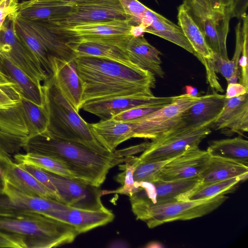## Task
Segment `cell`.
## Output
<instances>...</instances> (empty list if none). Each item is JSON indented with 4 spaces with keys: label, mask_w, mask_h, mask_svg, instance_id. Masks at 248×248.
Returning a JSON list of instances; mask_svg holds the SVG:
<instances>
[{
    "label": "cell",
    "mask_w": 248,
    "mask_h": 248,
    "mask_svg": "<svg viewBox=\"0 0 248 248\" xmlns=\"http://www.w3.org/2000/svg\"><path fill=\"white\" fill-rule=\"evenodd\" d=\"M74 61L83 86L82 103L118 96L154 95L155 74L148 70L91 56H78Z\"/></svg>",
    "instance_id": "1"
},
{
    "label": "cell",
    "mask_w": 248,
    "mask_h": 248,
    "mask_svg": "<svg viewBox=\"0 0 248 248\" xmlns=\"http://www.w3.org/2000/svg\"><path fill=\"white\" fill-rule=\"evenodd\" d=\"M22 148L31 153L52 157L63 163L75 179L99 187L109 170L124 162L126 149L102 154L76 143L57 138L46 131L25 138Z\"/></svg>",
    "instance_id": "2"
},
{
    "label": "cell",
    "mask_w": 248,
    "mask_h": 248,
    "mask_svg": "<svg viewBox=\"0 0 248 248\" xmlns=\"http://www.w3.org/2000/svg\"><path fill=\"white\" fill-rule=\"evenodd\" d=\"M71 225L14 204L0 187V235L18 248H51L73 242Z\"/></svg>",
    "instance_id": "3"
},
{
    "label": "cell",
    "mask_w": 248,
    "mask_h": 248,
    "mask_svg": "<svg viewBox=\"0 0 248 248\" xmlns=\"http://www.w3.org/2000/svg\"><path fill=\"white\" fill-rule=\"evenodd\" d=\"M42 88L48 118L46 130L50 134L100 154L111 153L96 140L90 129L89 123L62 95L52 76L44 81Z\"/></svg>",
    "instance_id": "4"
},
{
    "label": "cell",
    "mask_w": 248,
    "mask_h": 248,
    "mask_svg": "<svg viewBox=\"0 0 248 248\" xmlns=\"http://www.w3.org/2000/svg\"><path fill=\"white\" fill-rule=\"evenodd\" d=\"M228 197L219 194L197 201H176L156 205L131 206L137 219L152 229L165 223L202 217L219 207Z\"/></svg>",
    "instance_id": "5"
},
{
    "label": "cell",
    "mask_w": 248,
    "mask_h": 248,
    "mask_svg": "<svg viewBox=\"0 0 248 248\" xmlns=\"http://www.w3.org/2000/svg\"><path fill=\"white\" fill-rule=\"evenodd\" d=\"M211 132L210 125L193 127L179 123L149 142L139 158L145 162L172 159L189 149L199 147Z\"/></svg>",
    "instance_id": "6"
},
{
    "label": "cell",
    "mask_w": 248,
    "mask_h": 248,
    "mask_svg": "<svg viewBox=\"0 0 248 248\" xmlns=\"http://www.w3.org/2000/svg\"><path fill=\"white\" fill-rule=\"evenodd\" d=\"M44 21L69 46L81 42H99L114 45L124 49L132 36L131 31L133 25L128 20H115L65 28Z\"/></svg>",
    "instance_id": "7"
},
{
    "label": "cell",
    "mask_w": 248,
    "mask_h": 248,
    "mask_svg": "<svg viewBox=\"0 0 248 248\" xmlns=\"http://www.w3.org/2000/svg\"><path fill=\"white\" fill-rule=\"evenodd\" d=\"M202 97L186 94L177 95L170 103L130 123L133 138L154 140L180 121L184 112Z\"/></svg>",
    "instance_id": "8"
},
{
    "label": "cell",
    "mask_w": 248,
    "mask_h": 248,
    "mask_svg": "<svg viewBox=\"0 0 248 248\" xmlns=\"http://www.w3.org/2000/svg\"><path fill=\"white\" fill-rule=\"evenodd\" d=\"M16 11L9 15L0 29V54L3 55L36 82L49 76L16 32Z\"/></svg>",
    "instance_id": "9"
},
{
    "label": "cell",
    "mask_w": 248,
    "mask_h": 248,
    "mask_svg": "<svg viewBox=\"0 0 248 248\" xmlns=\"http://www.w3.org/2000/svg\"><path fill=\"white\" fill-rule=\"evenodd\" d=\"M72 7L69 13L45 21L62 28L115 20H128L135 25L133 19L125 13L119 0H99Z\"/></svg>",
    "instance_id": "10"
},
{
    "label": "cell",
    "mask_w": 248,
    "mask_h": 248,
    "mask_svg": "<svg viewBox=\"0 0 248 248\" xmlns=\"http://www.w3.org/2000/svg\"><path fill=\"white\" fill-rule=\"evenodd\" d=\"M199 178L166 181L158 178L151 182L135 181L136 190L129 197L131 206L156 205L181 201L200 183Z\"/></svg>",
    "instance_id": "11"
},
{
    "label": "cell",
    "mask_w": 248,
    "mask_h": 248,
    "mask_svg": "<svg viewBox=\"0 0 248 248\" xmlns=\"http://www.w3.org/2000/svg\"><path fill=\"white\" fill-rule=\"evenodd\" d=\"M177 19L178 25L193 49V54L205 67L207 81L210 87L215 91L223 92L215 70L217 54L208 45L201 28L184 3L178 7Z\"/></svg>",
    "instance_id": "12"
},
{
    "label": "cell",
    "mask_w": 248,
    "mask_h": 248,
    "mask_svg": "<svg viewBox=\"0 0 248 248\" xmlns=\"http://www.w3.org/2000/svg\"><path fill=\"white\" fill-rule=\"evenodd\" d=\"M46 171L57 190L61 202L73 208L83 209H107L102 202V195L99 187Z\"/></svg>",
    "instance_id": "13"
},
{
    "label": "cell",
    "mask_w": 248,
    "mask_h": 248,
    "mask_svg": "<svg viewBox=\"0 0 248 248\" xmlns=\"http://www.w3.org/2000/svg\"><path fill=\"white\" fill-rule=\"evenodd\" d=\"M176 97V96L156 97L142 94L118 96L84 102L80 106V109L97 116L100 120H107L135 107L158 103H170Z\"/></svg>",
    "instance_id": "14"
},
{
    "label": "cell",
    "mask_w": 248,
    "mask_h": 248,
    "mask_svg": "<svg viewBox=\"0 0 248 248\" xmlns=\"http://www.w3.org/2000/svg\"><path fill=\"white\" fill-rule=\"evenodd\" d=\"M210 154L199 147L189 149L170 159L161 169L157 178L166 181L199 178Z\"/></svg>",
    "instance_id": "15"
},
{
    "label": "cell",
    "mask_w": 248,
    "mask_h": 248,
    "mask_svg": "<svg viewBox=\"0 0 248 248\" xmlns=\"http://www.w3.org/2000/svg\"><path fill=\"white\" fill-rule=\"evenodd\" d=\"M210 128L220 130L231 136L234 133L243 135L248 131V93L226 98L224 107Z\"/></svg>",
    "instance_id": "16"
},
{
    "label": "cell",
    "mask_w": 248,
    "mask_h": 248,
    "mask_svg": "<svg viewBox=\"0 0 248 248\" xmlns=\"http://www.w3.org/2000/svg\"><path fill=\"white\" fill-rule=\"evenodd\" d=\"M3 179L18 190L32 196L57 201V198L30 173L14 162L9 156L0 153Z\"/></svg>",
    "instance_id": "17"
},
{
    "label": "cell",
    "mask_w": 248,
    "mask_h": 248,
    "mask_svg": "<svg viewBox=\"0 0 248 248\" xmlns=\"http://www.w3.org/2000/svg\"><path fill=\"white\" fill-rule=\"evenodd\" d=\"M52 66V77L55 83L66 100L79 112L83 89L74 60L68 62L53 58Z\"/></svg>",
    "instance_id": "18"
},
{
    "label": "cell",
    "mask_w": 248,
    "mask_h": 248,
    "mask_svg": "<svg viewBox=\"0 0 248 248\" xmlns=\"http://www.w3.org/2000/svg\"><path fill=\"white\" fill-rule=\"evenodd\" d=\"M48 217L71 225L80 234L111 222L115 216L108 209L92 210L69 206L64 209L53 211Z\"/></svg>",
    "instance_id": "19"
},
{
    "label": "cell",
    "mask_w": 248,
    "mask_h": 248,
    "mask_svg": "<svg viewBox=\"0 0 248 248\" xmlns=\"http://www.w3.org/2000/svg\"><path fill=\"white\" fill-rule=\"evenodd\" d=\"M213 91L212 93L202 96L199 101L188 108L179 123L193 127L211 125L219 115L226 100L225 95L218 94L214 90Z\"/></svg>",
    "instance_id": "20"
},
{
    "label": "cell",
    "mask_w": 248,
    "mask_h": 248,
    "mask_svg": "<svg viewBox=\"0 0 248 248\" xmlns=\"http://www.w3.org/2000/svg\"><path fill=\"white\" fill-rule=\"evenodd\" d=\"M192 15L202 31L212 50L217 55L229 60L226 42L231 18L230 13L226 11L224 14L211 17Z\"/></svg>",
    "instance_id": "21"
},
{
    "label": "cell",
    "mask_w": 248,
    "mask_h": 248,
    "mask_svg": "<svg viewBox=\"0 0 248 248\" xmlns=\"http://www.w3.org/2000/svg\"><path fill=\"white\" fill-rule=\"evenodd\" d=\"M141 24L144 32L158 36L193 54V49L181 28L162 15L147 8Z\"/></svg>",
    "instance_id": "22"
},
{
    "label": "cell",
    "mask_w": 248,
    "mask_h": 248,
    "mask_svg": "<svg viewBox=\"0 0 248 248\" xmlns=\"http://www.w3.org/2000/svg\"><path fill=\"white\" fill-rule=\"evenodd\" d=\"M0 71L15 84L21 95L35 104L44 106L41 83L32 79L7 57L0 54Z\"/></svg>",
    "instance_id": "23"
},
{
    "label": "cell",
    "mask_w": 248,
    "mask_h": 248,
    "mask_svg": "<svg viewBox=\"0 0 248 248\" xmlns=\"http://www.w3.org/2000/svg\"><path fill=\"white\" fill-rule=\"evenodd\" d=\"M124 50L134 64L163 78L164 72L161 66L162 62L160 57L161 53L148 43L143 35L131 36Z\"/></svg>",
    "instance_id": "24"
},
{
    "label": "cell",
    "mask_w": 248,
    "mask_h": 248,
    "mask_svg": "<svg viewBox=\"0 0 248 248\" xmlns=\"http://www.w3.org/2000/svg\"><path fill=\"white\" fill-rule=\"evenodd\" d=\"M89 127L96 140L110 153L114 152L121 143L133 138L129 122L100 120L98 123L89 124Z\"/></svg>",
    "instance_id": "25"
},
{
    "label": "cell",
    "mask_w": 248,
    "mask_h": 248,
    "mask_svg": "<svg viewBox=\"0 0 248 248\" xmlns=\"http://www.w3.org/2000/svg\"><path fill=\"white\" fill-rule=\"evenodd\" d=\"M248 173V164L234 160L211 156L199 176V185L225 180Z\"/></svg>",
    "instance_id": "26"
},
{
    "label": "cell",
    "mask_w": 248,
    "mask_h": 248,
    "mask_svg": "<svg viewBox=\"0 0 248 248\" xmlns=\"http://www.w3.org/2000/svg\"><path fill=\"white\" fill-rule=\"evenodd\" d=\"M24 20L33 30L52 58L68 62L76 57L75 52L70 46L46 22Z\"/></svg>",
    "instance_id": "27"
},
{
    "label": "cell",
    "mask_w": 248,
    "mask_h": 248,
    "mask_svg": "<svg viewBox=\"0 0 248 248\" xmlns=\"http://www.w3.org/2000/svg\"><path fill=\"white\" fill-rule=\"evenodd\" d=\"M70 46L76 57H98L129 66H138L130 60L124 49L114 45L99 42H81L71 44Z\"/></svg>",
    "instance_id": "28"
},
{
    "label": "cell",
    "mask_w": 248,
    "mask_h": 248,
    "mask_svg": "<svg viewBox=\"0 0 248 248\" xmlns=\"http://www.w3.org/2000/svg\"><path fill=\"white\" fill-rule=\"evenodd\" d=\"M72 7V5L54 2L24 1L18 3L16 14L18 17L28 20H50L69 13Z\"/></svg>",
    "instance_id": "29"
},
{
    "label": "cell",
    "mask_w": 248,
    "mask_h": 248,
    "mask_svg": "<svg viewBox=\"0 0 248 248\" xmlns=\"http://www.w3.org/2000/svg\"><path fill=\"white\" fill-rule=\"evenodd\" d=\"M0 131L15 136H29L26 113L20 100L0 107Z\"/></svg>",
    "instance_id": "30"
},
{
    "label": "cell",
    "mask_w": 248,
    "mask_h": 248,
    "mask_svg": "<svg viewBox=\"0 0 248 248\" xmlns=\"http://www.w3.org/2000/svg\"><path fill=\"white\" fill-rule=\"evenodd\" d=\"M15 27L16 32L37 59L47 75L52 76L51 57L33 30L25 21L16 16Z\"/></svg>",
    "instance_id": "31"
},
{
    "label": "cell",
    "mask_w": 248,
    "mask_h": 248,
    "mask_svg": "<svg viewBox=\"0 0 248 248\" xmlns=\"http://www.w3.org/2000/svg\"><path fill=\"white\" fill-rule=\"evenodd\" d=\"M211 156L229 158L248 164V141L240 136L208 142Z\"/></svg>",
    "instance_id": "32"
},
{
    "label": "cell",
    "mask_w": 248,
    "mask_h": 248,
    "mask_svg": "<svg viewBox=\"0 0 248 248\" xmlns=\"http://www.w3.org/2000/svg\"><path fill=\"white\" fill-rule=\"evenodd\" d=\"M248 173L223 181L199 185L186 194L181 201H197L211 198L219 194L233 192L242 182L246 181Z\"/></svg>",
    "instance_id": "33"
},
{
    "label": "cell",
    "mask_w": 248,
    "mask_h": 248,
    "mask_svg": "<svg viewBox=\"0 0 248 248\" xmlns=\"http://www.w3.org/2000/svg\"><path fill=\"white\" fill-rule=\"evenodd\" d=\"M14 158L17 163H25L34 166L48 172L72 179H75L73 174L61 162L50 156L26 153H16Z\"/></svg>",
    "instance_id": "34"
},
{
    "label": "cell",
    "mask_w": 248,
    "mask_h": 248,
    "mask_svg": "<svg viewBox=\"0 0 248 248\" xmlns=\"http://www.w3.org/2000/svg\"><path fill=\"white\" fill-rule=\"evenodd\" d=\"M21 101L26 113L29 131L28 137L46 131L48 127V118L45 105H38L21 95Z\"/></svg>",
    "instance_id": "35"
},
{
    "label": "cell",
    "mask_w": 248,
    "mask_h": 248,
    "mask_svg": "<svg viewBox=\"0 0 248 248\" xmlns=\"http://www.w3.org/2000/svg\"><path fill=\"white\" fill-rule=\"evenodd\" d=\"M139 157L129 155L124 161V165H120V167L124 171L119 173L116 177V180L121 184V186L115 190L101 191L102 195L109 193H118L131 195L136 190L134 180V171L137 163L139 161Z\"/></svg>",
    "instance_id": "36"
},
{
    "label": "cell",
    "mask_w": 248,
    "mask_h": 248,
    "mask_svg": "<svg viewBox=\"0 0 248 248\" xmlns=\"http://www.w3.org/2000/svg\"><path fill=\"white\" fill-rule=\"evenodd\" d=\"M192 15L211 17L225 13V8L219 0H183Z\"/></svg>",
    "instance_id": "37"
},
{
    "label": "cell",
    "mask_w": 248,
    "mask_h": 248,
    "mask_svg": "<svg viewBox=\"0 0 248 248\" xmlns=\"http://www.w3.org/2000/svg\"><path fill=\"white\" fill-rule=\"evenodd\" d=\"M170 160L145 162L139 159L134 171V181L138 182H151L157 179L162 168Z\"/></svg>",
    "instance_id": "38"
},
{
    "label": "cell",
    "mask_w": 248,
    "mask_h": 248,
    "mask_svg": "<svg viewBox=\"0 0 248 248\" xmlns=\"http://www.w3.org/2000/svg\"><path fill=\"white\" fill-rule=\"evenodd\" d=\"M241 19L243 21L242 24L243 45L241 55L238 61V66L240 68L239 79V83L248 88V16L247 14Z\"/></svg>",
    "instance_id": "39"
},
{
    "label": "cell",
    "mask_w": 248,
    "mask_h": 248,
    "mask_svg": "<svg viewBox=\"0 0 248 248\" xmlns=\"http://www.w3.org/2000/svg\"><path fill=\"white\" fill-rule=\"evenodd\" d=\"M170 103H158L135 107L117 114L111 119L117 121L131 122L153 113Z\"/></svg>",
    "instance_id": "40"
},
{
    "label": "cell",
    "mask_w": 248,
    "mask_h": 248,
    "mask_svg": "<svg viewBox=\"0 0 248 248\" xmlns=\"http://www.w3.org/2000/svg\"><path fill=\"white\" fill-rule=\"evenodd\" d=\"M26 138L11 135L0 131V153L11 156L22 148Z\"/></svg>",
    "instance_id": "41"
},
{
    "label": "cell",
    "mask_w": 248,
    "mask_h": 248,
    "mask_svg": "<svg viewBox=\"0 0 248 248\" xmlns=\"http://www.w3.org/2000/svg\"><path fill=\"white\" fill-rule=\"evenodd\" d=\"M125 13L132 19L135 25L141 23L143 15L148 8L138 0H119Z\"/></svg>",
    "instance_id": "42"
},
{
    "label": "cell",
    "mask_w": 248,
    "mask_h": 248,
    "mask_svg": "<svg viewBox=\"0 0 248 248\" xmlns=\"http://www.w3.org/2000/svg\"><path fill=\"white\" fill-rule=\"evenodd\" d=\"M214 66L216 72L221 74L226 80L235 75L240 77V72L239 66L229 59H225L217 55Z\"/></svg>",
    "instance_id": "43"
},
{
    "label": "cell",
    "mask_w": 248,
    "mask_h": 248,
    "mask_svg": "<svg viewBox=\"0 0 248 248\" xmlns=\"http://www.w3.org/2000/svg\"><path fill=\"white\" fill-rule=\"evenodd\" d=\"M21 94L13 83L0 84V107L19 101Z\"/></svg>",
    "instance_id": "44"
},
{
    "label": "cell",
    "mask_w": 248,
    "mask_h": 248,
    "mask_svg": "<svg viewBox=\"0 0 248 248\" xmlns=\"http://www.w3.org/2000/svg\"><path fill=\"white\" fill-rule=\"evenodd\" d=\"M18 3L17 0H2L0 2V29L8 16L16 11Z\"/></svg>",
    "instance_id": "45"
},
{
    "label": "cell",
    "mask_w": 248,
    "mask_h": 248,
    "mask_svg": "<svg viewBox=\"0 0 248 248\" xmlns=\"http://www.w3.org/2000/svg\"><path fill=\"white\" fill-rule=\"evenodd\" d=\"M248 5V0H233L231 12V18L242 19L247 14Z\"/></svg>",
    "instance_id": "46"
},
{
    "label": "cell",
    "mask_w": 248,
    "mask_h": 248,
    "mask_svg": "<svg viewBox=\"0 0 248 248\" xmlns=\"http://www.w3.org/2000/svg\"><path fill=\"white\" fill-rule=\"evenodd\" d=\"M248 93V88L239 83L228 84L226 94V98H231Z\"/></svg>",
    "instance_id": "47"
},
{
    "label": "cell",
    "mask_w": 248,
    "mask_h": 248,
    "mask_svg": "<svg viewBox=\"0 0 248 248\" xmlns=\"http://www.w3.org/2000/svg\"><path fill=\"white\" fill-rule=\"evenodd\" d=\"M98 0H29L26 1L29 3L49 2L62 5H74Z\"/></svg>",
    "instance_id": "48"
},
{
    "label": "cell",
    "mask_w": 248,
    "mask_h": 248,
    "mask_svg": "<svg viewBox=\"0 0 248 248\" xmlns=\"http://www.w3.org/2000/svg\"><path fill=\"white\" fill-rule=\"evenodd\" d=\"M130 247L129 243L122 239H116L111 241L107 246L109 248H129Z\"/></svg>",
    "instance_id": "49"
},
{
    "label": "cell",
    "mask_w": 248,
    "mask_h": 248,
    "mask_svg": "<svg viewBox=\"0 0 248 248\" xmlns=\"http://www.w3.org/2000/svg\"><path fill=\"white\" fill-rule=\"evenodd\" d=\"M186 94L193 96H198V91L196 88L190 85H186L185 86Z\"/></svg>",
    "instance_id": "50"
},
{
    "label": "cell",
    "mask_w": 248,
    "mask_h": 248,
    "mask_svg": "<svg viewBox=\"0 0 248 248\" xmlns=\"http://www.w3.org/2000/svg\"><path fill=\"white\" fill-rule=\"evenodd\" d=\"M219 1L225 7V11L231 14L233 0H219Z\"/></svg>",
    "instance_id": "51"
},
{
    "label": "cell",
    "mask_w": 248,
    "mask_h": 248,
    "mask_svg": "<svg viewBox=\"0 0 248 248\" xmlns=\"http://www.w3.org/2000/svg\"><path fill=\"white\" fill-rule=\"evenodd\" d=\"M163 247L162 244H159V243L156 242H151L147 244L144 247L145 248H157Z\"/></svg>",
    "instance_id": "52"
},
{
    "label": "cell",
    "mask_w": 248,
    "mask_h": 248,
    "mask_svg": "<svg viewBox=\"0 0 248 248\" xmlns=\"http://www.w3.org/2000/svg\"><path fill=\"white\" fill-rule=\"evenodd\" d=\"M239 78V76L235 75L230 77L228 80H227V81L228 82V84L235 83H237Z\"/></svg>",
    "instance_id": "53"
},
{
    "label": "cell",
    "mask_w": 248,
    "mask_h": 248,
    "mask_svg": "<svg viewBox=\"0 0 248 248\" xmlns=\"http://www.w3.org/2000/svg\"><path fill=\"white\" fill-rule=\"evenodd\" d=\"M12 83L10 82L4 75L0 71V84Z\"/></svg>",
    "instance_id": "54"
},
{
    "label": "cell",
    "mask_w": 248,
    "mask_h": 248,
    "mask_svg": "<svg viewBox=\"0 0 248 248\" xmlns=\"http://www.w3.org/2000/svg\"><path fill=\"white\" fill-rule=\"evenodd\" d=\"M2 179H3V173H2L1 168L0 165V183H1Z\"/></svg>",
    "instance_id": "55"
},
{
    "label": "cell",
    "mask_w": 248,
    "mask_h": 248,
    "mask_svg": "<svg viewBox=\"0 0 248 248\" xmlns=\"http://www.w3.org/2000/svg\"><path fill=\"white\" fill-rule=\"evenodd\" d=\"M2 0H0V2Z\"/></svg>",
    "instance_id": "56"
}]
</instances>
